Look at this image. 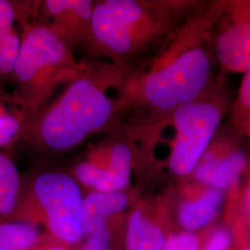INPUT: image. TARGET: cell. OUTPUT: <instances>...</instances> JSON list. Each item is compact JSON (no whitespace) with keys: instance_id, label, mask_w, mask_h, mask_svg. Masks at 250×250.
I'll use <instances>...</instances> for the list:
<instances>
[{"instance_id":"obj_1","label":"cell","mask_w":250,"mask_h":250,"mask_svg":"<svg viewBox=\"0 0 250 250\" xmlns=\"http://www.w3.org/2000/svg\"><path fill=\"white\" fill-rule=\"evenodd\" d=\"M227 0H199L161 48L138 65L115 99L130 126L163 130L171 112L196 99L217 75L213 34Z\"/></svg>"},{"instance_id":"obj_2","label":"cell","mask_w":250,"mask_h":250,"mask_svg":"<svg viewBox=\"0 0 250 250\" xmlns=\"http://www.w3.org/2000/svg\"><path fill=\"white\" fill-rule=\"evenodd\" d=\"M132 71L113 63L85 65L80 75L22 130L39 149L48 153L62 154L78 147L115 117V100L107 96V88L115 83L123 86Z\"/></svg>"},{"instance_id":"obj_3","label":"cell","mask_w":250,"mask_h":250,"mask_svg":"<svg viewBox=\"0 0 250 250\" xmlns=\"http://www.w3.org/2000/svg\"><path fill=\"white\" fill-rule=\"evenodd\" d=\"M199 0H105L94 4L95 53L134 69L157 52Z\"/></svg>"},{"instance_id":"obj_4","label":"cell","mask_w":250,"mask_h":250,"mask_svg":"<svg viewBox=\"0 0 250 250\" xmlns=\"http://www.w3.org/2000/svg\"><path fill=\"white\" fill-rule=\"evenodd\" d=\"M84 67L42 22L25 28L12 72L18 85L22 129L48 105L58 86L68 84Z\"/></svg>"},{"instance_id":"obj_5","label":"cell","mask_w":250,"mask_h":250,"mask_svg":"<svg viewBox=\"0 0 250 250\" xmlns=\"http://www.w3.org/2000/svg\"><path fill=\"white\" fill-rule=\"evenodd\" d=\"M232 99L226 74L218 72L213 81L196 99L176 107L167 125L174 129L169 168L179 177L192 174L206 148L228 114Z\"/></svg>"},{"instance_id":"obj_6","label":"cell","mask_w":250,"mask_h":250,"mask_svg":"<svg viewBox=\"0 0 250 250\" xmlns=\"http://www.w3.org/2000/svg\"><path fill=\"white\" fill-rule=\"evenodd\" d=\"M34 212L23 221L40 220L48 236L75 249L83 240V197L77 181L60 171H46L36 177L32 188Z\"/></svg>"},{"instance_id":"obj_7","label":"cell","mask_w":250,"mask_h":250,"mask_svg":"<svg viewBox=\"0 0 250 250\" xmlns=\"http://www.w3.org/2000/svg\"><path fill=\"white\" fill-rule=\"evenodd\" d=\"M128 129V139L107 144L93 152L88 160L80 162L74 170L76 181L96 192L125 191L134 167V146L145 138H155L138 129Z\"/></svg>"},{"instance_id":"obj_8","label":"cell","mask_w":250,"mask_h":250,"mask_svg":"<svg viewBox=\"0 0 250 250\" xmlns=\"http://www.w3.org/2000/svg\"><path fill=\"white\" fill-rule=\"evenodd\" d=\"M213 52L220 72H250V0H227L213 34Z\"/></svg>"},{"instance_id":"obj_9","label":"cell","mask_w":250,"mask_h":250,"mask_svg":"<svg viewBox=\"0 0 250 250\" xmlns=\"http://www.w3.org/2000/svg\"><path fill=\"white\" fill-rule=\"evenodd\" d=\"M244 139L230 125L221 126L192 172L196 182L223 192L234 187L248 162Z\"/></svg>"},{"instance_id":"obj_10","label":"cell","mask_w":250,"mask_h":250,"mask_svg":"<svg viewBox=\"0 0 250 250\" xmlns=\"http://www.w3.org/2000/svg\"><path fill=\"white\" fill-rule=\"evenodd\" d=\"M93 7L91 0H46L42 11L47 20L42 23L72 52L83 48L95 53L91 26Z\"/></svg>"},{"instance_id":"obj_11","label":"cell","mask_w":250,"mask_h":250,"mask_svg":"<svg viewBox=\"0 0 250 250\" xmlns=\"http://www.w3.org/2000/svg\"><path fill=\"white\" fill-rule=\"evenodd\" d=\"M129 202L130 197L125 191L113 193L90 192L83 197V240L110 249L115 219L125 211Z\"/></svg>"},{"instance_id":"obj_12","label":"cell","mask_w":250,"mask_h":250,"mask_svg":"<svg viewBox=\"0 0 250 250\" xmlns=\"http://www.w3.org/2000/svg\"><path fill=\"white\" fill-rule=\"evenodd\" d=\"M223 200V191L204 185L201 192L196 197L182 202L178 212L180 224L188 231L204 227L219 212Z\"/></svg>"},{"instance_id":"obj_13","label":"cell","mask_w":250,"mask_h":250,"mask_svg":"<svg viewBox=\"0 0 250 250\" xmlns=\"http://www.w3.org/2000/svg\"><path fill=\"white\" fill-rule=\"evenodd\" d=\"M167 241L161 227L142 208L130 215L125 232L126 250H162Z\"/></svg>"},{"instance_id":"obj_14","label":"cell","mask_w":250,"mask_h":250,"mask_svg":"<svg viewBox=\"0 0 250 250\" xmlns=\"http://www.w3.org/2000/svg\"><path fill=\"white\" fill-rule=\"evenodd\" d=\"M15 20L13 4L0 0V74L12 73L18 58L21 39L14 27Z\"/></svg>"},{"instance_id":"obj_15","label":"cell","mask_w":250,"mask_h":250,"mask_svg":"<svg viewBox=\"0 0 250 250\" xmlns=\"http://www.w3.org/2000/svg\"><path fill=\"white\" fill-rule=\"evenodd\" d=\"M45 238L37 224L19 219L0 222V250H35Z\"/></svg>"},{"instance_id":"obj_16","label":"cell","mask_w":250,"mask_h":250,"mask_svg":"<svg viewBox=\"0 0 250 250\" xmlns=\"http://www.w3.org/2000/svg\"><path fill=\"white\" fill-rule=\"evenodd\" d=\"M21 193V178L13 161L0 153V216L9 218L14 214Z\"/></svg>"},{"instance_id":"obj_17","label":"cell","mask_w":250,"mask_h":250,"mask_svg":"<svg viewBox=\"0 0 250 250\" xmlns=\"http://www.w3.org/2000/svg\"><path fill=\"white\" fill-rule=\"evenodd\" d=\"M228 114L230 126L243 138L250 141V72L244 74Z\"/></svg>"},{"instance_id":"obj_18","label":"cell","mask_w":250,"mask_h":250,"mask_svg":"<svg viewBox=\"0 0 250 250\" xmlns=\"http://www.w3.org/2000/svg\"><path fill=\"white\" fill-rule=\"evenodd\" d=\"M21 132V121L8 113L0 105V146H6L13 143Z\"/></svg>"},{"instance_id":"obj_19","label":"cell","mask_w":250,"mask_h":250,"mask_svg":"<svg viewBox=\"0 0 250 250\" xmlns=\"http://www.w3.org/2000/svg\"><path fill=\"white\" fill-rule=\"evenodd\" d=\"M198 239L191 232H181L170 236L162 250H197Z\"/></svg>"},{"instance_id":"obj_20","label":"cell","mask_w":250,"mask_h":250,"mask_svg":"<svg viewBox=\"0 0 250 250\" xmlns=\"http://www.w3.org/2000/svg\"><path fill=\"white\" fill-rule=\"evenodd\" d=\"M230 243V234L228 231L222 229L215 232L206 250H226Z\"/></svg>"},{"instance_id":"obj_21","label":"cell","mask_w":250,"mask_h":250,"mask_svg":"<svg viewBox=\"0 0 250 250\" xmlns=\"http://www.w3.org/2000/svg\"><path fill=\"white\" fill-rule=\"evenodd\" d=\"M35 250H72V249L61 242L56 241L50 236H45L44 241Z\"/></svg>"},{"instance_id":"obj_22","label":"cell","mask_w":250,"mask_h":250,"mask_svg":"<svg viewBox=\"0 0 250 250\" xmlns=\"http://www.w3.org/2000/svg\"><path fill=\"white\" fill-rule=\"evenodd\" d=\"M74 250H111L110 249L107 248H104V247H100L98 245H94L91 243H87V242L83 241L81 243L78 247H76Z\"/></svg>"},{"instance_id":"obj_23","label":"cell","mask_w":250,"mask_h":250,"mask_svg":"<svg viewBox=\"0 0 250 250\" xmlns=\"http://www.w3.org/2000/svg\"><path fill=\"white\" fill-rule=\"evenodd\" d=\"M244 201H245V206L247 208V211L250 216V181L247 186L246 191H245V197H244Z\"/></svg>"},{"instance_id":"obj_24","label":"cell","mask_w":250,"mask_h":250,"mask_svg":"<svg viewBox=\"0 0 250 250\" xmlns=\"http://www.w3.org/2000/svg\"><path fill=\"white\" fill-rule=\"evenodd\" d=\"M245 250H250V248H248V249H246Z\"/></svg>"}]
</instances>
